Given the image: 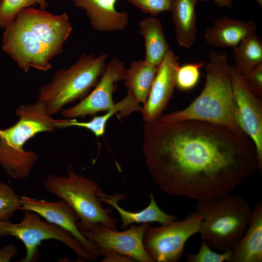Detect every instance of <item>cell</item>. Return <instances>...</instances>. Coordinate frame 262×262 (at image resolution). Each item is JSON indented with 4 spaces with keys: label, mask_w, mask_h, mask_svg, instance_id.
Returning a JSON list of instances; mask_svg holds the SVG:
<instances>
[{
    "label": "cell",
    "mask_w": 262,
    "mask_h": 262,
    "mask_svg": "<svg viewBox=\"0 0 262 262\" xmlns=\"http://www.w3.org/2000/svg\"><path fill=\"white\" fill-rule=\"evenodd\" d=\"M143 152L159 188L196 201L231 193L258 170L246 135L198 120L145 122Z\"/></svg>",
    "instance_id": "1"
},
{
    "label": "cell",
    "mask_w": 262,
    "mask_h": 262,
    "mask_svg": "<svg viewBox=\"0 0 262 262\" xmlns=\"http://www.w3.org/2000/svg\"><path fill=\"white\" fill-rule=\"evenodd\" d=\"M205 64L204 87L185 108L162 115L168 120L195 119L224 126L245 134L239 121L236 103L229 72L227 56L224 51L211 50Z\"/></svg>",
    "instance_id": "2"
},
{
    "label": "cell",
    "mask_w": 262,
    "mask_h": 262,
    "mask_svg": "<svg viewBox=\"0 0 262 262\" xmlns=\"http://www.w3.org/2000/svg\"><path fill=\"white\" fill-rule=\"evenodd\" d=\"M15 114L18 121L9 128L0 129V164L10 177L21 180L30 175L38 160L36 153L23 148L24 145L39 133L55 131L57 119L48 115L38 101L20 105Z\"/></svg>",
    "instance_id": "3"
},
{
    "label": "cell",
    "mask_w": 262,
    "mask_h": 262,
    "mask_svg": "<svg viewBox=\"0 0 262 262\" xmlns=\"http://www.w3.org/2000/svg\"><path fill=\"white\" fill-rule=\"evenodd\" d=\"M252 208L243 197L231 193L197 201L195 212L201 218V240L220 252L232 249L248 225Z\"/></svg>",
    "instance_id": "4"
},
{
    "label": "cell",
    "mask_w": 262,
    "mask_h": 262,
    "mask_svg": "<svg viewBox=\"0 0 262 262\" xmlns=\"http://www.w3.org/2000/svg\"><path fill=\"white\" fill-rule=\"evenodd\" d=\"M107 54L95 57L82 54L67 68L55 72L51 81L42 85L38 91V102L52 116L68 103L83 98L97 85L106 69Z\"/></svg>",
    "instance_id": "5"
},
{
    "label": "cell",
    "mask_w": 262,
    "mask_h": 262,
    "mask_svg": "<svg viewBox=\"0 0 262 262\" xmlns=\"http://www.w3.org/2000/svg\"><path fill=\"white\" fill-rule=\"evenodd\" d=\"M43 185L47 191L65 200L75 210L79 217L77 226L80 231L89 229L98 223L117 229L118 221L110 215L111 209L103 207L97 195L101 189L94 180L75 173L69 166L66 175L49 174Z\"/></svg>",
    "instance_id": "6"
},
{
    "label": "cell",
    "mask_w": 262,
    "mask_h": 262,
    "mask_svg": "<svg viewBox=\"0 0 262 262\" xmlns=\"http://www.w3.org/2000/svg\"><path fill=\"white\" fill-rule=\"evenodd\" d=\"M24 211L23 219L18 223L0 220V237H15L25 246V256L18 262L36 261L38 246L43 241L49 239L58 240L69 247L80 262L97 261V257L89 253L69 232L55 224L42 221L41 216L33 211Z\"/></svg>",
    "instance_id": "7"
},
{
    "label": "cell",
    "mask_w": 262,
    "mask_h": 262,
    "mask_svg": "<svg viewBox=\"0 0 262 262\" xmlns=\"http://www.w3.org/2000/svg\"><path fill=\"white\" fill-rule=\"evenodd\" d=\"M201 218L196 212L182 220L159 227L149 226L143 239L145 248L156 262H176L182 257L187 240L198 233Z\"/></svg>",
    "instance_id": "8"
},
{
    "label": "cell",
    "mask_w": 262,
    "mask_h": 262,
    "mask_svg": "<svg viewBox=\"0 0 262 262\" xmlns=\"http://www.w3.org/2000/svg\"><path fill=\"white\" fill-rule=\"evenodd\" d=\"M3 33L2 49L24 72L31 67L44 71L51 68L53 55L17 18L4 28Z\"/></svg>",
    "instance_id": "9"
},
{
    "label": "cell",
    "mask_w": 262,
    "mask_h": 262,
    "mask_svg": "<svg viewBox=\"0 0 262 262\" xmlns=\"http://www.w3.org/2000/svg\"><path fill=\"white\" fill-rule=\"evenodd\" d=\"M150 223L132 224L122 231L112 229L98 223L86 230L80 231L88 240L94 243L99 249L100 256L107 251H113L129 256L134 262H153L147 252L143 239Z\"/></svg>",
    "instance_id": "10"
},
{
    "label": "cell",
    "mask_w": 262,
    "mask_h": 262,
    "mask_svg": "<svg viewBox=\"0 0 262 262\" xmlns=\"http://www.w3.org/2000/svg\"><path fill=\"white\" fill-rule=\"evenodd\" d=\"M229 72L236 103L240 125L253 142L258 170L262 172V102L246 83L242 75L233 66L229 65Z\"/></svg>",
    "instance_id": "11"
},
{
    "label": "cell",
    "mask_w": 262,
    "mask_h": 262,
    "mask_svg": "<svg viewBox=\"0 0 262 262\" xmlns=\"http://www.w3.org/2000/svg\"><path fill=\"white\" fill-rule=\"evenodd\" d=\"M126 70L124 62L113 58L93 90L78 104L63 110L62 116L68 119L84 117L113 109L115 106L113 99L117 88L115 83L123 80Z\"/></svg>",
    "instance_id": "12"
},
{
    "label": "cell",
    "mask_w": 262,
    "mask_h": 262,
    "mask_svg": "<svg viewBox=\"0 0 262 262\" xmlns=\"http://www.w3.org/2000/svg\"><path fill=\"white\" fill-rule=\"evenodd\" d=\"M55 56L61 53L64 42L72 31L66 13L51 14L45 10L27 8L16 16Z\"/></svg>",
    "instance_id": "13"
},
{
    "label": "cell",
    "mask_w": 262,
    "mask_h": 262,
    "mask_svg": "<svg viewBox=\"0 0 262 262\" xmlns=\"http://www.w3.org/2000/svg\"><path fill=\"white\" fill-rule=\"evenodd\" d=\"M21 210H30L38 213L47 222L55 224L69 232L90 254L98 257L100 251L97 245L85 238L77 226L79 217L75 210L65 200L53 201L20 197Z\"/></svg>",
    "instance_id": "14"
},
{
    "label": "cell",
    "mask_w": 262,
    "mask_h": 262,
    "mask_svg": "<svg viewBox=\"0 0 262 262\" xmlns=\"http://www.w3.org/2000/svg\"><path fill=\"white\" fill-rule=\"evenodd\" d=\"M180 66L179 57L169 49L158 66L154 80L141 114L145 122L160 117L172 97L176 86V74Z\"/></svg>",
    "instance_id": "15"
},
{
    "label": "cell",
    "mask_w": 262,
    "mask_h": 262,
    "mask_svg": "<svg viewBox=\"0 0 262 262\" xmlns=\"http://www.w3.org/2000/svg\"><path fill=\"white\" fill-rule=\"evenodd\" d=\"M253 20L246 21L224 16L217 19L204 34L206 42L215 48H234L246 37L256 33Z\"/></svg>",
    "instance_id": "16"
},
{
    "label": "cell",
    "mask_w": 262,
    "mask_h": 262,
    "mask_svg": "<svg viewBox=\"0 0 262 262\" xmlns=\"http://www.w3.org/2000/svg\"><path fill=\"white\" fill-rule=\"evenodd\" d=\"M97 195L102 202L109 205L117 211L121 219L122 229H125L129 225L134 223L157 222L161 225H166L177 219L175 215L167 213L159 207L152 192L149 194L150 200L148 206L136 212L127 211L119 205V201L125 198L122 194L116 193L110 195L104 193L101 189L98 192Z\"/></svg>",
    "instance_id": "17"
},
{
    "label": "cell",
    "mask_w": 262,
    "mask_h": 262,
    "mask_svg": "<svg viewBox=\"0 0 262 262\" xmlns=\"http://www.w3.org/2000/svg\"><path fill=\"white\" fill-rule=\"evenodd\" d=\"M117 0H73L76 6L85 10L93 28L105 32L122 31L129 23L128 13L115 8Z\"/></svg>",
    "instance_id": "18"
},
{
    "label": "cell",
    "mask_w": 262,
    "mask_h": 262,
    "mask_svg": "<svg viewBox=\"0 0 262 262\" xmlns=\"http://www.w3.org/2000/svg\"><path fill=\"white\" fill-rule=\"evenodd\" d=\"M262 262V202L253 207L243 236L232 249L230 262Z\"/></svg>",
    "instance_id": "19"
},
{
    "label": "cell",
    "mask_w": 262,
    "mask_h": 262,
    "mask_svg": "<svg viewBox=\"0 0 262 262\" xmlns=\"http://www.w3.org/2000/svg\"><path fill=\"white\" fill-rule=\"evenodd\" d=\"M142 106L137 100L134 96L128 92L125 97L119 102L115 103V107L112 110L105 112L99 116H94L88 121H79L74 118L57 119L56 128H66L70 127H78L85 128L96 137L102 136L105 131L107 123L113 115L119 113V117L127 116L135 112H141Z\"/></svg>",
    "instance_id": "20"
},
{
    "label": "cell",
    "mask_w": 262,
    "mask_h": 262,
    "mask_svg": "<svg viewBox=\"0 0 262 262\" xmlns=\"http://www.w3.org/2000/svg\"><path fill=\"white\" fill-rule=\"evenodd\" d=\"M198 0H172L170 11L179 45L191 48L196 37V6Z\"/></svg>",
    "instance_id": "21"
},
{
    "label": "cell",
    "mask_w": 262,
    "mask_h": 262,
    "mask_svg": "<svg viewBox=\"0 0 262 262\" xmlns=\"http://www.w3.org/2000/svg\"><path fill=\"white\" fill-rule=\"evenodd\" d=\"M140 33L145 39L147 63L158 67L168 51L169 45L164 33L161 22L154 17H147L139 22Z\"/></svg>",
    "instance_id": "22"
},
{
    "label": "cell",
    "mask_w": 262,
    "mask_h": 262,
    "mask_svg": "<svg viewBox=\"0 0 262 262\" xmlns=\"http://www.w3.org/2000/svg\"><path fill=\"white\" fill-rule=\"evenodd\" d=\"M158 67L145 60L132 62L125 72L124 83L128 92L144 105L148 97Z\"/></svg>",
    "instance_id": "23"
},
{
    "label": "cell",
    "mask_w": 262,
    "mask_h": 262,
    "mask_svg": "<svg viewBox=\"0 0 262 262\" xmlns=\"http://www.w3.org/2000/svg\"><path fill=\"white\" fill-rule=\"evenodd\" d=\"M234 67L244 75L262 64V42L256 33L251 34L233 48Z\"/></svg>",
    "instance_id": "24"
},
{
    "label": "cell",
    "mask_w": 262,
    "mask_h": 262,
    "mask_svg": "<svg viewBox=\"0 0 262 262\" xmlns=\"http://www.w3.org/2000/svg\"><path fill=\"white\" fill-rule=\"evenodd\" d=\"M38 4L39 9L49 7L46 0H2L0 6V28H4L13 21L22 9Z\"/></svg>",
    "instance_id": "25"
},
{
    "label": "cell",
    "mask_w": 262,
    "mask_h": 262,
    "mask_svg": "<svg viewBox=\"0 0 262 262\" xmlns=\"http://www.w3.org/2000/svg\"><path fill=\"white\" fill-rule=\"evenodd\" d=\"M205 62L189 63L179 66L176 74V86L181 91H188L197 84L200 76V69Z\"/></svg>",
    "instance_id": "26"
},
{
    "label": "cell",
    "mask_w": 262,
    "mask_h": 262,
    "mask_svg": "<svg viewBox=\"0 0 262 262\" xmlns=\"http://www.w3.org/2000/svg\"><path fill=\"white\" fill-rule=\"evenodd\" d=\"M21 207L20 197L10 186L0 182V220H9Z\"/></svg>",
    "instance_id": "27"
},
{
    "label": "cell",
    "mask_w": 262,
    "mask_h": 262,
    "mask_svg": "<svg viewBox=\"0 0 262 262\" xmlns=\"http://www.w3.org/2000/svg\"><path fill=\"white\" fill-rule=\"evenodd\" d=\"M232 257V249L223 252L212 249L205 242H201L197 253L189 254L186 256L188 262H230Z\"/></svg>",
    "instance_id": "28"
},
{
    "label": "cell",
    "mask_w": 262,
    "mask_h": 262,
    "mask_svg": "<svg viewBox=\"0 0 262 262\" xmlns=\"http://www.w3.org/2000/svg\"><path fill=\"white\" fill-rule=\"evenodd\" d=\"M143 13L153 16L170 11L172 0H126Z\"/></svg>",
    "instance_id": "29"
},
{
    "label": "cell",
    "mask_w": 262,
    "mask_h": 262,
    "mask_svg": "<svg viewBox=\"0 0 262 262\" xmlns=\"http://www.w3.org/2000/svg\"><path fill=\"white\" fill-rule=\"evenodd\" d=\"M242 77L251 90L262 98V64L257 66L246 74L243 75Z\"/></svg>",
    "instance_id": "30"
},
{
    "label": "cell",
    "mask_w": 262,
    "mask_h": 262,
    "mask_svg": "<svg viewBox=\"0 0 262 262\" xmlns=\"http://www.w3.org/2000/svg\"><path fill=\"white\" fill-rule=\"evenodd\" d=\"M101 256L103 257L102 262H134L129 256L111 250L104 252Z\"/></svg>",
    "instance_id": "31"
},
{
    "label": "cell",
    "mask_w": 262,
    "mask_h": 262,
    "mask_svg": "<svg viewBox=\"0 0 262 262\" xmlns=\"http://www.w3.org/2000/svg\"><path fill=\"white\" fill-rule=\"evenodd\" d=\"M17 253V248L14 245H7L0 248V262H9Z\"/></svg>",
    "instance_id": "32"
},
{
    "label": "cell",
    "mask_w": 262,
    "mask_h": 262,
    "mask_svg": "<svg viewBox=\"0 0 262 262\" xmlns=\"http://www.w3.org/2000/svg\"><path fill=\"white\" fill-rule=\"evenodd\" d=\"M202 2H205L211 0H199ZM220 8H227L230 9L232 5L233 0H212Z\"/></svg>",
    "instance_id": "33"
},
{
    "label": "cell",
    "mask_w": 262,
    "mask_h": 262,
    "mask_svg": "<svg viewBox=\"0 0 262 262\" xmlns=\"http://www.w3.org/2000/svg\"><path fill=\"white\" fill-rule=\"evenodd\" d=\"M255 0L256 1V2L259 4L260 7H261V8H262V0Z\"/></svg>",
    "instance_id": "34"
},
{
    "label": "cell",
    "mask_w": 262,
    "mask_h": 262,
    "mask_svg": "<svg viewBox=\"0 0 262 262\" xmlns=\"http://www.w3.org/2000/svg\"><path fill=\"white\" fill-rule=\"evenodd\" d=\"M1 2H2V0H0V6L1 4Z\"/></svg>",
    "instance_id": "35"
}]
</instances>
